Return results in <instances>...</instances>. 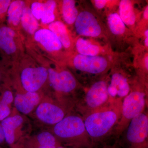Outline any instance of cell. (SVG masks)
I'll list each match as a JSON object with an SVG mask.
<instances>
[{
    "mask_svg": "<svg viewBox=\"0 0 148 148\" xmlns=\"http://www.w3.org/2000/svg\"><path fill=\"white\" fill-rule=\"evenodd\" d=\"M17 145L21 148H57L61 145L49 130L30 135Z\"/></svg>",
    "mask_w": 148,
    "mask_h": 148,
    "instance_id": "cell-17",
    "label": "cell"
},
{
    "mask_svg": "<svg viewBox=\"0 0 148 148\" xmlns=\"http://www.w3.org/2000/svg\"><path fill=\"white\" fill-rule=\"evenodd\" d=\"M72 63L78 71L92 75L104 74L109 67L108 59L100 55L88 56L77 54L73 58Z\"/></svg>",
    "mask_w": 148,
    "mask_h": 148,
    "instance_id": "cell-12",
    "label": "cell"
},
{
    "mask_svg": "<svg viewBox=\"0 0 148 148\" xmlns=\"http://www.w3.org/2000/svg\"><path fill=\"white\" fill-rule=\"evenodd\" d=\"M33 15L38 21L41 27L46 28L56 19L58 4L54 0L29 2Z\"/></svg>",
    "mask_w": 148,
    "mask_h": 148,
    "instance_id": "cell-14",
    "label": "cell"
},
{
    "mask_svg": "<svg viewBox=\"0 0 148 148\" xmlns=\"http://www.w3.org/2000/svg\"><path fill=\"white\" fill-rule=\"evenodd\" d=\"M118 141L121 148H148L147 111L130 121Z\"/></svg>",
    "mask_w": 148,
    "mask_h": 148,
    "instance_id": "cell-8",
    "label": "cell"
},
{
    "mask_svg": "<svg viewBox=\"0 0 148 148\" xmlns=\"http://www.w3.org/2000/svg\"><path fill=\"white\" fill-rule=\"evenodd\" d=\"M143 16H144V18L146 20H148V6H147L146 8H145V10L144 11V13H143Z\"/></svg>",
    "mask_w": 148,
    "mask_h": 148,
    "instance_id": "cell-31",
    "label": "cell"
},
{
    "mask_svg": "<svg viewBox=\"0 0 148 148\" xmlns=\"http://www.w3.org/2000/svg\"><path fill=\"white\" fill-rule=\"evenodd\" d=\"M23 36L18 31L0 24V61L8 69L16 64L24 55Z\"/></svg>",
    "mask_w": 148,
    "mask_h": 148,
    "instance_id": "cell-5",
    "label": "cell"
},
{
    "mask_svg": "<svg viewBox=\"0 0 148 148\" xmlns=\"http://www.w3.org/2000/svg\"><path fill=\"white\" fill-rule=\"evenodd\" d=\"M53 32L60 41L66 51L73 49L74 41L70 34L67 26L63 21L56 20L46 27Z\"/></svg>",
    "mask_w": 148,
    "mask_h": 148,
    "instance_id": "cell-18",
    "label": "cell"
},
{
    "mask_svg": "<svg viewBox=\"0 0 148 148\" xmlns=\"http://www.w3.org/2000/svg\"><path fill=\"white\" fill-rule=\"evenodd\" d=\"M11 1V0H0V21L1 24L6 21L7 13Z\"/></svg>",
    "mask_w": 148,
    "mask_h": 148,
    "instance_id": "cell-27",
    "label": "cell"
},
{
    "mask_svg": "<svg viewBox=\"0 0 148 148\" xmlns=\"http://www.w3.org/2000/svg\"><path fill=\"white\" fill-rule=\"evenodd\" d=\"M144 64H145V66L146 71L147 72L148 70V57L147 55L146 56L145 58Z\"/></svg>",
    "mask_w": 148,
    "mask_h": 148,
    "instance_id": "cell-32",
    "label": "cell"
},
{
    "mask_svg": "<svg viewBox=\"0 0 148 148\" xmlns=\"http://www.w3.org/2000/svg\"><path fill=\"white\" fill-rule=\"evenodd\" d=\"M40 28L38 21L35 18L31 11L29 2H27L21 17L20 32L22 31L24 34L27 36V38H29V40H30Z\"/></svg>",
    "mask_w": 148,
    "mask_h": 148,
    "instance_id": "cell-21",
    "label": "cell"
},
{
    "mask_svg": "<svg viewBox=\"0 0 148 148\" xmlns=\"http://www.w3.org/2000/svg\"><path fill=\"white\" fill-rule=\"evenodd\" d=\"M145 38H148V29L145 31Z\"/></svg>",
    "mask_w": 148,
    "mask_h": 148,
    "instance_id": "cell-35",
    "label": "cell"
},
{
    "mask_svg": "<svg viewBox=\"0 0 148 148\" xmlns=\"http://www.w3.org/2000/svg\"><path fill=\"white\" fill-rule=\"evenodd\" d=\"M4 85L12 86L11 72L0 61V87Z\"/></svg>",
    "mask_w": 148,
    "mask_h": 148,
    "instance_id": "cell-26",
    "label": "cell"
},
{
    "mask_svg": "<svg viewBox=\"0 0 148 148\" xmlns=\"http://www.w3.org/2000/svg\"><path fill=\"white\" fill-rule=\"evenodd\" d=\"M74 24L76 32L81 36L97 38L103 33L99 20L94 14L88 10L79 12Z\"/></svg>",
    "mask_w": 148,
    "mask_h": 148,
    "instance_id": "cell-13",
    "label": "cell"
},
{
    "mask_svg": "<svg viewBox=\"0 0 148 148\" xmlns=\"http://www.w3.org/2000/svg\"><path fill=\"white\" fill-rule=\"evenodd\" d=\"M61 145L95 148L86 129L82 116L73 110L49 130Z\"/></svg>",
    "mask_w": 148,
    "mask_h": 148,
    "instance_id": "cell-2",
    "label": "cell"
},
{
    "mask_svg": "<svg viewBox=\"0 0 148 148\" xmlns=\"http://www.w3.org/2000/svg\"><path fill=\"white\" fill-rule=\"evenodd\" d=\"M1 24V21H0V24Z\"/></svg>",
    "mask_w": 148,
    "mask_h": 148,
    "instance_id": "cell-38",
    "label": "cell"
},
{
    "mask_svg": "<svg viewBox=\"0 0 148 148\" xmlns=\"http://www.w3.org/2000/svg\"><path fill=\"white\" fill-rule=\"evenodd\" d=\"M109 79H102L92 84L84 97L77 100L75 111L82 116L101 109L110 103L108 88Z\"/></svg>",
    "mask_w": 148,
    "mask_h": 148,
    "instance_id": "cell-7",
    "label": "cell"
},
{
    "mask_svg": "<svg viewBox=\"0 0 148 148\" xmlns=\"http://www.w3.org/2000/svg\"><path fill=\"white\" fill-rule=\"evenodd\" d=\"M21 148L19 147V146L18 145H16L15 146H14V147H13L12 148Z\"/></svg>",
    "mask_w": 148,
    "mask_h": 148,
    "instance_id": "cell-36",
    "label": "cell"
},
{
    "mask_svg": "<svg viewBox=\"0 0 148 148\" xmlns=\"http://www.w3.org/2000/svg\"><path fill=\"white\" fill-rule=\"evenodd\" d=\"M107 22L110 31L115 36H122L126 32V26L119 13L113 12L110 14L108 16Z\"/></svg>",
    "mask_w": 148,
    "mask_h": 148,
    "instance_id": "cell-25",
    "label": "cell"
},
{
    "mask_svg": "<svg viewBox=\"0 0 148 148\" xmlns=\"http://www.w3.org/2000/svg\"><path fill=\"white\" fill-rule=\"evenodd\" d=\"M5 143V138L4 134L1 125L0 123V146L3 145Z\"/></svg>",
    "mask_w": 148,
    "mask_h": 148,
    "instance_id": "cell-30",
    "label": "cell"
},
{
    "mask_svg": "<svg viewBox=\"0 0 148 148\" xmlns=\"http://www.w3.org/2000/svg\"><path fill=\"white\" fill-rule=\"evenodd\" d=\"M41 92L16 90L14 93V106L19 113L27 116L33 113L43 97Z\"/></svg>",
    "mask_w": 148,
    "mask_h": 148,
    "instance_id": "cell-16",
    "label": "cell"
},
{
    "mask_svg": "<svg viewBox=\"0 0 148 148\" xmlns=\"http://www.w3.org/2000/svg\"><path fill=\"white\" fill-rule=\"evenodd\" d=\"M145 44L146 47H148V38H145Z\"/></svg>",
    "mask_w": 148,
    "mask_h": 148,
    "instance_id": "cell-34",
    "label": "cell"
},
{
    "mask_svg": "<svg viewBox=\"0 0 148 148\" xmlns=\"http://www.w3.org/2000/svg\"><path fill=\"white\" fill-rule=\"evenodd\" d=\"M14 95L12 86L4 85L0 87V122L12 112L14 108Z\"/></svg>",
    "mask_w": 148,
    "mask_h": 148,
    "instance_id": "cell-20",
    "label": "cell"
},
{
    "mask_svg": "<svg viewBox=\"0 0 148 148\" xmlns=\"http://www.w3.org/2000/svg\"><path fill=\"white\" fill-rule=\"evenodd\" d=\"M119 14L125 26L133 27L137 21V15L131 1L122 0L120 2Z\"/></svg>",
    "mask_w": 148,
    "mask_h": 148,
    "instance_id": "cell-22",
    "label": "cell"
},
{
    "mask_svg": "<svg viewBox=\"0 0 148 148\" xmlns=\"http://www.w3.org/2000/svg\"><path fill=\"white\" fill-rule=\"evenodd\" d=\"M57 148H79V147H66V146H64L61 145L58 147Z\"/></svg>",
    "mask_w": 148,
    "mask_h": 148,
    "instance_id": "cell-33",
    "label": "cell"
},
{
    "mask_svg": "<svg viewBox=\"0 0 148 148\" xmlns=\"http://www.w3.org/2000/svg\"><path fill=\"white\" fill-rule=\"evenodd\" d=\"M108 1L106 0H95L94 1V5L98 9H103L106 7Z\"/></svg>",
    "mask_w": 148,
    "mask_h": 148,
    "instance_id": "cell-29",
    "label": "cell"
},
{
    "mask_svg": "<svg viewBox=\"0 0 148 148\" xmlns=\"http://www.w3.org/2000/svg\"><path fill=\"white\" fill-rule=\"evenodd\" d=\"M29 40L36 53L52 61L58 60L65 50L58 38L47 28L41 27Z\"/></svg>",
    "mask_w": 148,
    "mask_h": 148,
    "instance_id": "cell-11",
    "label": "cell"
},
{
    "mask_svg": "<svg viewBox=\"0 0 148 148\" xmlns=\"http://www.w3.org/2000/svg\"><path fill=\"white\" fill-rule=\"evenodd\" d=\"M27 2L22 0L12 1L7 13L6 25L20 32V22Z\"/></svg>",
    "mask_w": 148,
    "mask_h": 148,
    "instance_id": "cell-19",
    "label": "cell"
},
{
    "mask_svg": "<svg viewBox=\"0 0 148 148\" xmlns=\"http://www.w3.org/2000/svg\"><path fill=\"white\" fill-rule=\"evenodd\" d=\"M121 101H112L107 106L82 117L86 129L95 148L107 142L118 123Z\"/></svg>",
    "mask_w": 148,
    "mask_h": 148,
    "instance_id": "cell-1",
    "label": "cell"
},
{
    "mask_svg": "<svg viewBox=\"0 0 148 148\" xmlns=\"http://www.w3.org/2000/svg\"><path fill=\"white\" fill-rule=\"evenodd\" d=\"M95 148H121V147L119 143L118 139H115L114 142L112 144H110L106 142L98 146Z\"/></svg>",
    "mask_w": 148,
    "mask_h": 148,
    "instance_id": "cell-28",
    "label": "cell"
},
{
    "mask_svg": "<svg viewBox=\"0 0 148 148\" xmlns=\"http://www.w3.org/2000/svg\"><path fill=\"white\" fill-rule=\"evenodd\" d=\"M48 84L55 91L56 99L69 105L75 106L77 100L75 93L80 85L69 70L48 67Z\"/></svg>",
    "mask_w": 148,
    "mask_h": 148,
    "instance_id": "cell-6",
    "label": "cell"
},
{
    "mask_svg": "<svg viewBox=\"0 0 148 148\" xmlns=\"http://www.w3.org/2000/svg\"><path fill=\"white\" fill-rule=\"evenodd\" d=\"M74 108L55 98L44 96L32 114L40 123L51 127L63 119Z\"/></svg>",
    "mask_w": 148,
    "mask_h": 148,
    "instance_id": "cell-9",
    "label": "cell"
},
{
    "mask_svg": "<svg viewBox=\"0 0 148 148\" xmlns=\"http://www.w3.org/2000/svg\"><path fill=\"white\" fill-rule=\"evenodd\" d=\"M109 80L110 82H108V90L110 102H122L131 90L127 76L121 72H114Z\"/></svg>",
    "mask_w": 148,
    "mask_h": 148,
    "instance_id": "cell-15",
    "label": "cell"
},
{
    "mask_svg": "<svg viewBox=\"0 0 148 148\" xmlns=\"http://www.w3.org/2000/svg\"><path fill=\"white\" fill-rule=\"evenodd\" d=\"M61 12L63 21L69 26L73 25L79 13L74 0H64L61 5Z\"/></svg>",
    "mask_w": 148,
    "mask_h": 148,
    "instance_id": "cell-24",
    "label": "cell"
},
{
    "mask_svg": "<svg viewBox=\"0 0 148 148\" xmlns=\"http://www.w3.org/2000/svg\"><path fill=\"white\" fill-rule=\"evenodd\" d=\"M21 62L18 70L16 90L42 93L41 90L48 84V72L47 67L37 64L31 57Z\"/></svg>",
    "mask_w": 148,
    "mask_h": 148,
    "instance_id": "cell-3",
    "label": "cell"
},
{
    "mask_svg": "<svg viewBox=\"0 0 148 148\" xmlns=\"http://www.w3.org/2000/svg\"><path fill=\"white\" fill-rule=\"evenodd\" d=\"M147 98V93L142 86L131 87L129 94L123 100L121 116L113 132L115 139H119L130 121L146 110Z\"/></svg>",
    "mask_w": 148,
    "mask_h": 148,
    "instance_id": "cell-4",
    "label": "cell"
},
{
    "mask_svg": "<svg viewBox=\"0 0 148 148\" xmlns=\"http://www.w3.org/2000/svg\"><path fill=\"white\" fill-rule=\"evenodd\" d=\"M0 148H3L1 147V146H0Z\"/></svg>",
    "mask_w": 148,
    "mask_h": 148,
    "instance_id": "cell-37",
    "label": "cell"
},
{
    "mask_svg": "<svg viewBox=\"0 0 148 148\" xmlns=\"http://www.w3.org/2000/svg\"><path fill=\"white\" fill-rule=\"evenodd\" d=\"M5 143L12 148L30 135L31 124L27 116L19 113L14 108L9 116L1 122Z\"/></svg>",
    "mask_w": 148,
    "mask_h": 148,
    "instance_id": "cell-10",
    "label": "cell"
},
{
    "mask_svg": "<svg viewBox=\"0 0 148 148\" xmlns=\"http://www.w3.org/2000/svg\"><path fill=\"white\" fill-rule=\"evenodd\" d=\"M77 54L88 56L99 55L101 53V48L89 40L79 37L74 42Z\"/></svg>",
    "mask_w": 148,
    "mask_h": 148,
    "instance_id": "cell-23",
    "label": "cell"
}]
</instances>
